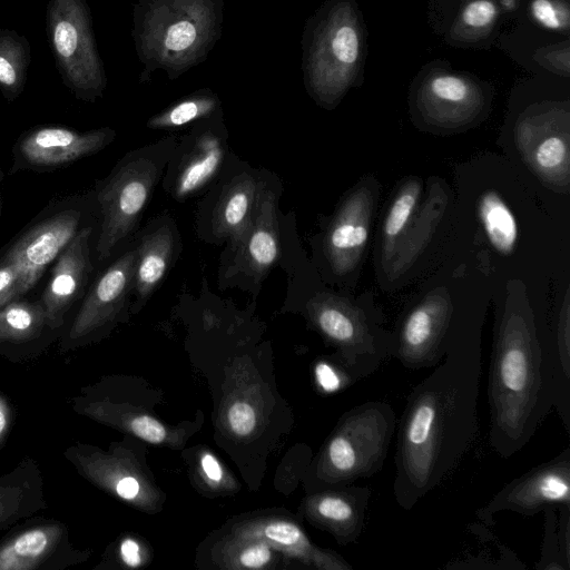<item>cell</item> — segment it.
I'll list each match as a JSON object with an SVG mask.
<instances>
[{"instance_id": "obj_1", "label": "cell", "mask_w": 570, "mask_h": 570, "mask_svg": "<svg viewBox=\"0 0 570 570\" xmlns=\"http://www.w3.org/2000/svg\"><path fill=\"white\" fill-rule=\"evenodd\" d=\"M417 383L396 425L393 495L411 510L456 469L478 434L481 335L463 340Z\"/></svg>"}, {"instance_id": "obj_2", "label": "cell", "mask_w": 570, "mask_h": 570, "mask_svg": "<svg viewBox=\"0 0 570 570\" xmlns=\"http://www.w3.org/2000/svg\"><path fill=\"white\" fill-rule=\"evenodd\" d=\"M497 308L488 374L489 444L501 458L519 452L553 409L550 323L525 285L511 281Z\"/></svg>"}, {"instance_id": "obj_3", "label": "cell", "mask_w": 570, "mask_h": 570, "mask_svg": "<svg viewBox=\"0 0 570 570\" xmlns=\"http://www.w3.org/2000/svg\"><path fill=\"white\" fill-rule=\"evenodd\" d=\"M224 0H137L131 36L139 82L161 70L176 80L204 62L220 39Z\"/></svg>"}, {"instance_id": "obj_4", "label": "cell", "mask_w": 570, "mask_h": 570, "mask_svg": "<svg viewBox=\"0 0 570 570\" xmlns=\"http://www.w3.org/2000/svg\"><path fill=\"white\" fill-rule=\"evenodd\" d=\"M481 306L463 302L445 285L425 289L400 316L393 332V357L404 367L435 366L456 344L481 335Z\"/></svg>"}, {"instance_id": "obj_5", "label": "cell", "mask_w": 570, "mask_h": 570, "mask_svg": "<svg viewBox=\"0 0 570 570\" xmlns=\"http://www.w3.org/2000/svg\"><path fill=\"white\" fill-rule=\"evenodd\" d=\"M313 322L338 350L340 360L357 379L373 374L393 357V332L372 292L353 296L321 291L308 302Z\"/></svg>"}, {"instance_id": "obj_6", "label": "cell", "mask_w": 570, "mask_h": 570, "mask_svg": "<svg viewBox=\"0 0 570 570\" xmlns=\"http://www.w3.org/2000/svg\"><path fill=\"white\" fill-rule=\"evenodd\" d=\"M176 142V137H168L126 154L97 185L101 222L95 250L99 262L108 259L135 228Z\"/></svg>"}, {"instance_id": "obj_7", "label": "cell", "mask_w": 570, "mask_h": 570, "mask_svg": "<svg viewBox=\"0 0 570 570\" xmlns=\"http://www.w3.org/2000/svg\"><path fill=\"white\" fill-rule=\"evenodd\" d=\"M302 70L307 94L323 108H334L351 83L361 39L345 0H328L305 22Z\"/></svg>"}, {"instance_id": "obj_8", "label": "cell", "mask_w": 570, "mask_h": 570, "mask_svg": "<svg viewBox=\"0 0 570 570\" xmlns=\"http://www.w3.org/2000/svg\"><path fill=\"white\" fill-rule=\"evenodd\" d=\"M481 168L480 163H478ZM466 166L465 175L460 174L459 197L452 208L455 213L470 216L471 225H459L450 222L454 227H468L472 235V263L480 272H497L499 263L503 266L515 263L518 254H523L525 246V227L523 218L518 216L517 203L508 198V191L499 188V184L487 183L484 174L476 164ZM450 229H454L451 228ZM454 230H466L455 228ZM462 237V236H458ZM502 266V272H503Z\"/></svg>"}, {"instance_id": "obj_9", "label": "cell", "mask_w": 570, "mask_h": 570, "mask_svg": "<svg viewBox=\"0 0 570 570\" xmlns=\"http://www.w3.org/2000/svg\"><path fill=\"white\" fill-rule=\"evenodd\" d=\"M396 425L395 411L384 401L363 402L346 412L322 453L321 480L341 487L376 474L384 465Z\"/></svg>"}, {"instance_id": "obj_10", "label": "cell", "mask_w": 570, "mask_h": 570, "mask_svg": "<svg viewBox=\"0 0 570 570\" xmlns=\"http://www.w3.org/2000/svg\"><path fill=\"white\" fill-rule=\"evenodd\" d=\"M86 0H48L46 32L62 83L76 99L95 102L107 88Z\"/></svg>"}, {"instance_id": "obj_11", "label": "cell", "mask_w": 570, "mask_h": 570, "mask_svg": "<svg viewBox=\"0 0 570 570\" xmlns=\"http://www.w3.org/2000/svg\"><path fill=\"white\" fill-rule=\"evenodd\" d=\"M379 198L377 179L363 176L343 196L322 237L328 274L351 291L365 258Z\"/></svg>"}, {"instance_id": "obj_12", "label": "cell", "mask_w": 570, "mask_h": 570, "mask_svg": "<svg viewBox=\"0 0 570 570\" xmlns=\"http://www.w3.org/2000/svg\"><path fill=\"white\" fill-rule=\"evenodd\" d=\"M452 193L445 183L433 178L423 191L419 208L401 235L387 261L376 269L385 291L409 282L429 262L438 236L448 235L452 214Z\"/></svg>"}, {"instance_id": "obj_13", "label": "cell", "mask_w": 570, "mask_h": 570, "mask_svg": "<svg viewBox=\"0 0 570 570\" xmlns=\"http://www.w3.org/2000/svg\"><path fill=\"white\" fill-rule=\"evenodd\" d=\"M86 197H70L52 204L36 217L8 246L2 257L22 272L27 292L40 281L48 266L87 225Z\"/></svg>"}, {"instance_id": "obj_14", "label": "cell", "mask_w": 570, "mask_h": 570, "mask_svg": "<svg viewBox=\"0 0 570 570\" xmlns=\"http://www.w3.org/2000/svg\"><path fill=\"white\" fill-rule=\"evenodd\" d=\"M90 554L73 547L65 522L42 515L18 522L0 539V570H66Z\"/></svg>"}, {"instance_id": "obj_15", "label": "cell", "mask_w": 570, "mask_h": 570, "mask_svg": "<svg viewBox=\"0 0 570 570\" xmlns=\"http://www.w3.org/2000/svg\"><path fill=\"white\" fill-rule=\"evenodd\" d=\"M135 263L136 247L119 256L96 278L61 335V353L90 344L116 322L132 293Z\"/></svg>"}, {"instance_id": "obj_16", "label": "cell", "mask_w": 570, "mask_h": 570, "mask_svg": "<svg viewBox=\"0 0 570 570\" xmlns=\"http://www.w3.org/2000/svg\"><path fill=\"white\" fill-rule=\"evenodd\" d=\"M115 137L116 131L109 127L86 131L57 125L32 127L22 132L13 145L9 174L62 168L102 150Z\"/></svg>"}, {"instance_id": "obj_17", "label": "cell", "mask_w": 570, "mask_h": 570, "mask_svg": "<svg viewBox=\"0 0 570 570\" xmlns=\"http://www.w3.org/2000/svg\"><path fill=\"white\" fill-rule=\"evenodd\" d=\"M562 505H570V446L507 483L475 515L480 522L491 524L498 512L532 517L547 507Z\"/></svg>"}, {"instance_id": "obj_18", "label": "cell", "mask_w": 570, "mask_h": 570, "mask_svg": "<svg viewBox=\"0 0 570 570\" xmlns=\"http://www.w3.org/2000/svg\"><path fill=\"white\" fill-rule=\"evenodd\" d=\"M222 112L196 122L173 153L168 189L176 199L194 195L218 173L225 156Z\"/></svg>"}, {"instance_id": "obj_19", "label": "cell", "mask_w": 570, "mask_h": 570, "mask_svg": "<svg viewBox=\"0 0 570 570\" xmlns=\"http://www.w3.org/2000/svg\"><path fill=\"white\" fill-rule=\"evenodd\" d=\"M92 233V225H85L53 262L40 302L48 326L55 332L65 325L69 311L88 285L94 269L90 250Z\"/></svg>"}, {"instance_id": "obj_20", "label": "cell", "mask_w": 570, "mask_h": 570, "mask_svg": "<svg viewBox=\"0 0 570 570\" xmlns=\"http://www.w3.org/2000/svg\"><path fill=\"white\" fill-rule=\"evenodd\" d=\"M515 149L527 168L548 189L569 191V131L568 128L520 125Z\"/></svg>"}, {"instance_id": "obj_21", "label": "cell", "mask_w": 570, "mask_h": 570, "mask_svg": "<svg viewBox=\"0 0 570 570\" xmlns=\"http://www.w3.org/2000/svg\"><path fill=\"white\" fill-rule=\"evenodd\" d=\"M480 96L462 78L452 75L431 80L419 104L421 127L431 131H455L480 120Z\"/></svg>"}, {"instance_id": "obj_22", "label": "cell", "mask_w": 570, "mask_h": 570, "mask_svg": "<svg viewBox=\"0 0 570 570\" xmlns=\"http://www.w3.org/2000/svg\"><path fill=\"white\" fill-rule=\"evenodd\" d=\"M277 198L263 187L250 228L242 244L233 250L226 277L244 275L262 281L281 256V235L277 220Z\"/></svg>"}, {"instance_id": "obj_23", "label": "cell", "mask_w": 570, "mask_h": 570, "mask_svg": "<svg viewBox=\"0 0 570 570\" xmlns=\"http://www.w3.org/2000/svg\"><path fill=\"white\" fill-rule=\"evenodd\" d=\"M263 187V183L249 173L230 178L213 207L210 235L218 240H228L235 250L250 228Z\"/></svg>"}, {"instance_id": "obj_24", "label": "cell", "mask_w": 570, "mask_h": 570, "mask_svg": "<svg viewBox=\"0 0 570 570\" xmlns=\"http://www.w3.org/2000/svg\"><path fill=\"white\" fill-rule=\"evenodd\" d=\"M47 508L43 475L33 458H22L0 475V531Z\"/></svg>"}, {"instance_id": "obj_25", "label": "cell", "mask_w": 570, "mask_h": 570, "mask_svg": "<svg viewBox=\"0 0 570 570\" xmlns=\"http://www.w3.org/2000/svg\"><path fill=\"white\" fill-rule=\"evenodd\" d=\"M371 494L368 487L341 485L316 495L311 501V511L341 544L353 543L364 529Z\"/></svg>"}, {"instance_id": "obj_26", "label": "cell", "mask_w": 570, "mask_h": 570, "mask_svg": "<svg viewBox=\"0 0 570 570\" xmlns=\"http://www.w3.org/2000/svg\"><path fill=\"white\" fill-rule=\"evenodd\" d=\"M177 245L178 235L170 222L157 224L141 236L136 246L134 307L141 306L164 279Z\"/></svg>"}, {"instance_id": "obj_27", "label": "cell", "mask_w": 570, "mask_h": 570, "mask_svg": "<svg viewBox=\"0 0 570 570\" xmlns=\"http://www.w3.org/2000/svg\"><path fill=\"white\" fill-rule=\"evenodd\" d=\"M424 191V183L417 176L400 181L384 213L376 242V269L390 257L401 235L415 215Z\"/></svg>"}, {"instance_id": "obj_28", "label": "cell", "mask_w": 570, "mask_h": 570, "mask_svg": "<svg viewBox=\"0 0 570 570\" xmlns=\"http://www.w3.org/2000/svg\"><path fill=\"white\" fill-rule=\"evenodd\" d=\"M240 537L246 541L264 540L268 544L288 553H294V556H298L321 569H352L348 562L338 554L314 548L297 525L286 521H272L249 528Z\"/></svg>"}, {"instance_id": "obj_29", "label": "cell", "mask_w": 570, "mask_h": 570, "mask_svg": "<svg viewBox=\"0 0 570 570\" xmlns=\"http://www.w3.org/2000/svg\"><path fill=\"white\" fill-rule=\"evenodd\" d=\"M52 331L38 301L16 299L0 309V347L36 345Z\"/></svg>"}, {"instance_id": "obj_30", "label": "cell", "mask_w": 570, "mask_h": 570, "mask_svg": "<svg viewBox=\"0 0 570 570\" xmlns=\"http://www.w3.org/2000/svg\"><path fill=\"white\" fill-rule=\"evenodd\" d=\"M31 62L28 39L11 29H0V91L8 102L24 90Z\"/></svg>"}, {"instance_id": "obj_31", "label": "cell", "mask_w": 570, "mask_h": 570, "mask_svg": "<svg viewBox=\"0 0 570 570\" xmlns=\"http://www.w3.org/2000/svg\"><path fill=\"white\" fill-rule=\"evenodd\" d=\"M219 97L209 88L197 89L147 120L151 129H177L222 112Z\"/></svg>"}, {"instance_id": "obj_32", "label": "cell", "mask_w": 570, "mask_h": 570, "mask_svg": "<svg viewBox=\"0 0 570 570\" xmlns=\"http://www.w3.org/2000/svg\"><path fill=\"white\" fill-rule=\"evenodd\" d=\"M557 507H547L543 524V541L541 556L535 564L538 570H569L570 567L564 562L558 535V511Z\"/></svg>"}, {"instance_id": "obj_33", "label": "cell", "mask_w": 570, "mask_h": 570, "mask_svg": "<svg viewBox=\"0 0 570 570\" xmlns=\"http://www.w3.org/2000/svg\"><path fill=\"white\" fill-rule=\"evenodd\" d=\"M24 279L19 266L4 257H0V309L9 303L27 294Z\"/></svg>"}, {"instance_id": "obj_34", "label": "cell", "mask_w": 570, "mask_h": 570, "mask_svg": "<svg viewBox=\"0 0 570 570\" xmlns=\"http://www.w3.org/2000/svg\"><path fill=\"white\" fill-rule=\"evenodd\" d=\"M315 377L321 389L327 393L340 391L348 383L357 381L350 371L341 373L326 362H321L316 365Z\"/></svg>"}, {"instance_id": "obj_35", "label": "cell", "mask_w": 570, "mask_h": 570, "mask_svg": "<svg viewBox=\"0 0 570 570\" xmlns=\"http://www.w3.org/2000/svg\"><path fill=\"white\" fill-rule=\"evenodd\" d=\"M228 423L234 433L239 436L250 434L256 425L254 409L246 402H236L228 410Z\"/></svg>"}, {"instance_id": "obj_36", "label": "cell", "mask_w": 570, "mask_h": 570, "mask_svg": "<svg viewBox=\"0 0 570 570\" xmlns=\"http://www.w3.org/2000/svg\"><path fill=\"white\" fill-rule=\"evenodd\" d=\"M128 429L138 438L150 443H160L166 438V431L157 420L140 415L127 421Z\"/></svg>"}, {"instance_id": "obj_37", "label": "cell", "mask_w": 570, "mask_h": 570, "mask_svg": "<svg viewBox=\"0 0 570 570\" xmlns=\"http://www.w3.org/2000/svg\"><path fill=\"white\" fill-rule=\"evenodd\" d=\"M497 16L495 6L489 0H475L469 3L463 11V21L471 27L490 24Z\"/></svg>"}, {"instance_id": "obj_38", "label": "cell", "mask_w": 570, "mask_h": 570, "mask_svg": "<svg viewBox=\"0 0 570 570\" xmlns=\"http://www.w3.org/2000/svg\"><path fill=\"white\" fill-rule=\"evenodd\" d=\"M248 546L239 554V562L247 568H262L272 558L271 544L264 540H248Z\"/></svg>"}, {"instance_id": "obj_39", "label": "cell", "mask_w": 570, "mask_h": 570, "mask_svg": "<svg viewBox=\"0 0 570 570\" xmlns=\"http://www.w3.org/2000/svg\"><path fill=\"white\" fill-rule=\"evenodd\" d=\"M531 12L543 27L553 30L562 28V14L550 0H534L531 4Z\"/></svg>"}, {"instance_id": "obj_40", "label": "cell", "mask_w": 570, "mask_h": 570, "mask_svg": "<svg viewBox=\"0 0 570 570\" xmlns=\"http://www.w3.org/2000/svg\"><path fill=\"white\" fill-rule=\"evenodd\" d=\"M558 535L561 554L564 562L570 567V505L558 508Z\"/></svg>"}, {"instance_id": "obj_41", "label": "cell", "mask_w": 570, "mask_h": 570, "mask_svg": "<svg viewBox=\"0 0 570 570\" xmlns=\"http://www.w3.org/2000/svg\"><path fill=\"white\" fill-rule=\"evenodd\" d=\"M14 415V407L10 399L0 390V449L11 433Z\"/></svg>"}, {"instance_id": "obj_42", "label": "cell", "mask_w": 570, "mask_h": 570, "mask_svg": "<svg viewBox=\"0 0 570 570\" xmlns=\"http://www.w3.org/2000/svg\"><path fill=\"white\" fill-rule=\"evenodd\" d=\"M120 559L129 567H137L140 563V549L136 541L125 539L119 547Z\"/></svg>"}, {"instance_id": "obj_43", "label": "cell", "mask_w": 570, "mask_h": 570, "mask_svg": "<svg viewBox=\"0 0 570 570\" xmlns=\"http://www.w3.org/2000/svg\"><path fill=\"white\" fill-rule=\"evenodd\" d=\"M202 466L206 475L213 480L218 481L222 478L223 471L219 462L212 454H205L202 459Z\"/></svg>"}, {"instance_id": "obj_44", "label": "cell", "mask_w": 570, "mask_h": 570, "mask_svg": "<svg viewBox=\"0 0 570 570\" xmlns=\"http://www.w3.org/2000/svg\"><path fill=\"white\" fill-rule=\"evenodd\" d=\"M3 179V173L2 170L0 169V181Z\"/></svg>"}, {"instance_id": "obj_45", "label": "cell", "mask_w": 570, "mask_h": 570, "mask_svg": "<svg viewBox=\"0 0 570 570\" xmlns=\"http://www.w3.org/2000/svg\"><path fill=\"white\" fill-rule=\"evenodd\" d=\"M0 212H1V196H0Z\"/></svg>"}]
</instances>
